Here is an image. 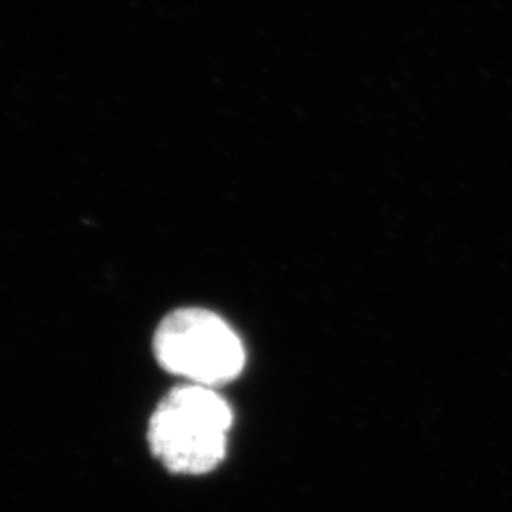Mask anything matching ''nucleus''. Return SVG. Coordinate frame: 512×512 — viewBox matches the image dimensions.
<instances>
[{
    "mask_svg": "<svg viewBox=\"0 0 512 512\" xmlns=\"http://www.w3.org/2000/svg\"><path fill=\"white\" fill-rule=\"evenodd\" d=\"M232 410L213 387H175L156 406L148 423V444L177 475H205L226 454Z\"/></svg>",
    "mask_w": 512,
    "mask_h": 512,
    "instance_id": "1",
    "label": "nucleus"
},
{
    "mask_svg": "<svg viewBox=\"0 0 512 512\" xmlns=\"http://www.w3.org/2000/svg\"><path fill=\"white\" fill-rule=\"evenodd\" d=\"M154 353L167 372L213 389L238 378L245 366L238 334L220 315L202 308L169 313L156 330Z\"/></svg>",
    "mask_w": 512,
    "mask_h": 512,
    "instance_id": "2",
    "label": "nucleus"
}]
</instances>
